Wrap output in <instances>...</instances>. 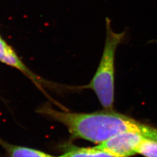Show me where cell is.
<instances>
[{"label": "cell", "instance_id": "5", "mask_svg": "<svg viewBox=\"0 0 157 157\" xmlns=\"http://www.w3.org/2000/svg\"><path fill=\"white\" fill-rule=\"evenodd\" d=\"M0 146L5 150L8 157H63L56 156L33 148L11 144L0 137Z\"/></svg>", "mask_w": 157, "mask_h": 157}, {"label": "cell", "instance_id": "4", "mask_svg": "<svg viewBox=\"0 0 157 157\" xmlns=\"http://www.w3.org/2000/svg\"><path fill=\"white\" fill-rule=\"evenodd\" d=\"M0 62L10 67L16 68L19 71L24 73L29 78H30L34 83L43 89V84L45 82L44 80L34 74L17 56L15 51L4 40L2 39L0 35Z\"/></svg>", "mask_w": 157, "mask_h": 157}, {"label": "cell", "instance_id": "3", "mask_svg": "<svg viewBox=\"0 0 157 157\" xmlns=\"http://www.w3.org/2000/svg\"><path fill=\"white\" fill-rule=\"evenodd\" d=\"M145 137L133 131L124 132L112 136L95 146L115 157H130L137 154V150Z\"/></svg>", "mask_w": 157, "mask_h": 157}, {"label": "cell", "instance_id": "1", "mask_svg": "<svg viewBox=\"0 0 157 157\" xmlns=\"http://www.w3.org/2000/svg\"><path fill=\"white\" fill-rule=\"evenodd\" d=\"M39 113L64 125L72 140L82 139L101 144L118 133L133 131L142 135L144 124L113 109L78 113L57 110L45 104Z\"/></svg>", "mask_w": 157, "mask_h": 157}, {"label": "cell", "instance_id": "8", "mask_svg": "<svg viewBox=\"0 0 157 157\" xmlns=\"http://www.w3.org/2000/svg\"><path fill=\"white\" fill-rule=\"evenodd\" d=\"M142 135L147 138L157 140V129L144 124L142 131Z\"/></svg>", "mask_w": 157, "mask_h": 157}, {"label": "cell", "instance_id": "2", "mask_svg": "<svg viewBox=\"0 0 157 157\" xmlns=\"http://www.w3.org/2000/svg\"><path fill=\"white\" fill-rule=\"evenodd\" d=\"M125 35L124 31L119 33L114 32L111 21L107 18L106 38L101 61L90 83L83 87L95 93L104 109H113V108L115 54Z\"/></svg>", "mask_w": 157, "mask_h": 157}, {"label": "cell", "instance_id": "7", "mask_svg": "<svg viewBox=\"0 0 157 157\" xmlns=\"http://www.w3.org/2000/svg\"><path fill=\"white\" fill-rule=\"evenodd\" d=\"M137 153L145 157H157V140L145 137L139 146Z\"/></svg>", "mask_w": 157, "mask_h": 157}, {"label": "cell", "instance_id": "6", "mask_svg": "<svg viewBox=\"0 0 157 157\" xmlns=\"http://www.w3.org/2000/svg\"><path fill=\"white\" fill-rule=\"evenodd\" d=\"M63 155V157H115L95 146L94 147L69 146Z\"/></svg>", "mask_w": 157, "mask_h": 157}]
</instances>
